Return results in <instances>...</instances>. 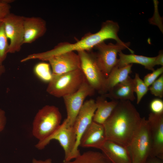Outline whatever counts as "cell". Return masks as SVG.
<instances>
[{"label": "cell", "instance_id": "obj_1", "mask_svg": "<svg viewBox=\"0 0 163 163\" xmlns=\"http://www.w3.org/2000/svg\"><path fill=\"white\" fill-rule=\"evenodd\" d=\"M142 117L129 101H119L103 124L107 140L128 147L140 126Z\"/></svg>", "mask_w": 163, "mask_h": 163}, {"label": "cell", "instance_id": "obj_2", "mask_svg": "<svg viewBox=\"0 0 163 163\" xmlns=\"http://www.w3.org/2000/svg\"><path fill=\"white\" fill-rule=\"evenodd\" d=\"M119 29L117 23L107 20L102 24L99 31L94 34L88 33L76 43H60L50 50L32 54L31 57L33 59L47 61L52 56L68 52L89 51L97 45L108 39H113L117 43H123V42L118 35Z\"/></svg>", "mask_w": 163, "mask_h": 163}, {"label": "cell", "instance_id": "obj_3", "mask_svg": "<svg viewBox=\"0 0 163 163\" xmlns=\"http://www.w3.org/2000/svg\"><path fill=\"white\" fill-rule=\"evenodd\" d=\"M61 114L55 106L46 105L40 109L32 123V134L38 141H42L51 135L61 124Z\"/></svg>", "mask_w": 163, "mask_h": 163}, {"label": "cell", "instance_id": "obj_4", "mask_svg": "<svg viewBox=\"0 0 163 163\" xmlns=\"http://www.w3.org/2000/svg\"><path fill=\"white\" fill-rule=\"evenodd\" d=\"M53 140L58 141L64 150V161H71L81 154L76 148V136L73 126L68 123L66 119L51 135L45 140L38 142L35 147L42 149Z\"/></svg>", "mask_w": 163, "mask_h": 163}, {"label": "cell", "instance_id": "obj_5", "mask_svg": "<svg viewBox=\"0 0 163 163\" xmlns=\"http://www.w3.org/2000/svg\"><path fill=\"white\" fill-rule=\"evenodd\" d=\"M85 79L81 69L60 75L53 74L46 91L56 97L63 98L76 92Z\"/></svg>", "mask_w": 163, "mask_h": 163}, {"label": "cell", "instance_id": "obj_6", "mask_svg": "<svg viewBox=\"0 0 163 163\" xmlns=\"http://www.w3.org/2000/svg\"><path fill=\"white\" fill-rule=\"evenodd\" d=\"M132 163H144L150 156L151 141L147 119L142 118L140 124L129 145Z\"/></svg>", "mask_w": 163, "mask_h": 163}, {"label": "cell", "instance_id": "obj_7", "mask_svg": "<svg viewBox=\"0 0 163 163\" xmlns=\"http://www.w3.org/2000/svg\"><path fill=\"white\" fill-rule=\"evenodd\" d=\"M130 44V42L106 44L104 41L94 47L97 50L94 53L97 63L106 78L117 65V55L120 52L127 49L133 53V51L129 48Z\"/></svg>", "mask_w": 163, "mask_h": 163}, {"label": "cell", "instance_id": "obj_8", "mask_svg": "<svg viewBox=\"0 0 163 163\" xmlns=\"http://www.w3.org/2000/svg\"><path fill=\"white\" fill-rule=\"evenodd\" d=\"M77 52L81 69L86 81L95 91L102 94L106 78L97 64L94 53L86 51Z\"/></svg>", "mask_w": 163, "mask_h": 163}, {"label": "cell", "instance_id": "obj_9", "mask_svg": "<svg viewBox=\"0 0 163 163\" xmlns=\"http://www.w3.org/2000/svg\"><path fill=\"white\" fill-rule=\"evenodd\" d=\"M24 17L10 13L3 21L6 34L10 41L8 53L19 52L24 44Z\"/></svg>", "mask_w": 163, "mask_h": 163}, {"label": "cell", "instance_id": "obj_10", "mask_svg": "<svg viewBox=\"0 0 163 163\" xmlns=\"http://www.w3.org/2000/svg\"><path fill=\"white\" fill-rule=\"evenodd\" d=\"M95 91L85 79L76 92L63 97L67 112L66 119L70 125L73 126L85 98L94 95Z\"/></svg>", "mask_w": 163, "mask_h": 163}, {"label": "cell", "instance_id": "obj_11", "mask_svg": "<svg viewBox=\"0 0 163 163\" xmlns=\"http://www.w3.org/2000/svg\"><path fill=\"white\" fill-rule=\"evenodd\" d=\"M151 141L149 157H155L163 160V113L152 112L147 119Z\"/></svg>", "mask_w": 163, "mask_h": 163}, {"label": "cell", "instance_id": "obj_12", "mask_svg": "<svg viewBox=\"0 0 163 163\" xmlns=\"http://www.w3.org/2000/svg\"><path fill=\"white\" fill-rule=\"evenodd\" d=\"M47 61L51 67L52 74L54 75H60L81 69L79 56L73 51L54 56Z\"/></svg>", "mask_w": 163, "mask_h": 163}, {"label": "cell", "instance_id": "obj_13", "mask_svg": "<svg viewBox=\"0 0 163 163\" xmlns=\"http://www.w3.org/2000/svg\"><path fill=\"white\" fill-rule=\"evenodd\" d=\"M97 109L95 101L90 99L84 102L78 113L73 126L76 136V148L78 149L81 138L88 127L93 121Z\"/></svg>", "mask_w": 163, "mask_h": 163}, {"label": "cell", "instance_id": "obj_14", "mask_svg": "<svg viewBox=\"0 0 163 163\" xmlns=\"http://www.w3.org/2000/svg\"><path fill=\"white\" fill-rule=\"evenodd\" d=\"M106 140L103 125L93 121L83 134L80 140L79 146L99 149Z\"/></svg>", "mask_w": 163, "mask_h": 163}, {"label": "cell", "instance_id": "obj_15", "mask_svg": "<svg viewBox=\"0 0 163 163\" xmlns=\"http://www.w3.org/2000/svg\"><path fill=\"white\" fill-rule=\"evenodd\" d=\"M99 149L111 163H132L127 147L106 140Z\"/></svg>", "mask_w": 163, "mask_h": 163}, {"label": "cell", "instance_id": "obj_16", "mask_svg": "<svg viewBox=\"0 0 163 163\" xmlns=\"http://www.w3.org/2000/svg\"><path fill=\"white\" fill-rule=\"evenodd\" d=\"M24 44L31 43L43 36L46 31V23L39 17H24Z\"/></svg>", "mask_w": 163, "mask_h": 163}, {"label": "cell", "instance_id": "obj_17", "mask_svg": "<svg viewBox=\"0 0 163 163\" xmlns=\"http://www.w3.org/2000/svg\"><path fill=\"white\" fill-rule=\"evenodd\" d=\"M134 80L129 76L124 81L115 85L106 94L112 100L134 101Z\"/></svg>", "mask_w": 163, "mask_h": 163}, {"label": "cell", "instance_id": "obj_18", "mask_svg": "<svg viewBox=\"0 0 163 163\" xmlns=\"http://www.w3.org/2000/svg\"><path fill=\"white\" fill-rule=\"evenodd\" d=\"M118 55L119 58L116 66L119 68L123 67L133 63H136L143 66L148 70L153 71L155 70L154 62L155 57H149L145 56L132 54H126L122 51Z\"/></svg>", "mask_w": 163, "mask_h": 163}, {"label": "cell", "instance_id": "obj_19", "mask_svg": "<svg viewBox=\"0 0 163 163\" xmlns=\"http://www.w3.org/2000/svg\"><path fill=\"white\" fill-rule=\"evenodd\" d=\"M95 101L97 109L93 121L97 123L103 124L110 115L119 101L112 100L108 101L103 97H98Z\"/></svg>", "mask_w": 163, "mask_h": 163}, {"label": "cell", "instance_id": "obj_20", "mask_svg": "<svg viewBox=\"0 0 163 163\" xmlns=\"http://www.w3.org/2000/svg\"><path fill=\"white\" fill-rule=\"evenodd\" d=\"M133 64L119 68L115 66L106 78L102 94L107 93L118 84L126 80L132 72Z\"/></svg>", "mask_w": 163, "mask_h": 163}, {"label": "cell", "instance_id": "obj_21", "mask_svg": "<svg viewBox=\"0 0 163 163\" xmlns=\"http://www.w3.org/2000/svg\"><path fill=\"white\" fill-rule=\"evenodd\" d=\"M61 163H111L102 153L89 151L80 154L71 161Z\"/></svg>", "mask_w": 163, "mask_h": 163}, {"label": "cell", "instance_id": "obj_22", "mask_svg": "<svg viewBox=\"0 0 163 163\" xmlns=\"http://www.w3.org/2000/svg\"><path fill=\"white\" fill-rule=\"evenodd\" d=\"M34 71L36 75L44 82H49L52 79L53 74L49 63H39L35 66Z\"/></svg>", "mask_w": 163, "mask_h": 163}, {"label": "cell", "instance_id": "obj_23", "mask_svg": "<svg viewBox=\"0 0 163 163\" xmlns=\"http://www.w3.org/2000/svg\"><path fill=\"white\" fill-rule=\"evenodd\" d=\"M134 80V92L136 95V103L139 104L143 97L149 90V87L139 77V74L135 73Z\"/></svg>", "mask_w": 163, "mask_h": 163}, {"label": "cell", "instance_id": "obj_24", "mask_svg": "<svg viewBox=\"0 0 163 163\" xmlns=\"http://www.w3.org/2000/svg\"><path fill=\"white\" fill-rule=\"evenodd\" d=\"M6 34L3 23L0 22V64H2L8 53L9 43Z\"/></svg>", "mask_w": 163, "mask_h": 163}, {"label": "cell", "instance_id": "obj_25", "mask_svg": "<svg viewBox=\"0 0 163 163\" xmlns=\"http://www.w3.org/2000/svg\"><path fill=\"white\" fill-rule=\"evenodd\" d=\"M151 93L160 98L163 97V74L161 75L149 87Z\"/></svg>", "mask_w": 163, "mask_h": 163}, {"label": "cell", "instance_id": "obj_26", "mask_svg": "<svg viewBox=\"0 0 163 163\" xmlns=\"http://www.w3.org/2000/svg\"><path fill=\"white\" fill-rule=\"evenodd\" d=\"M163 73V67L157 69L152 72L147 74L143 78V81L149 87Z\"/></svg>", "mask_w": 163, "mask_h": 163}, {"label": "cell", "instance_id": "obj_27", "mask_svg": "<svg viewBox=\"0 0 163 163\" xmlns=\"http://www.w3.org/2000/svg\"><path fill=\"white\" fill-rule=\"evenodd\" d=\"M151 112L155 114L163 113V101L161 98H156L152 100L149 104Z\"/></svg>", "mask_w": 163, "mask_h": 163}, {"label": "cell", "instance_id": "obj_28", "mask_svg": "<svg viewBox=\"0 0 163 163\" xmlns=\"http://www.w3.org/2000/svg\"><path fill=\"white\" fill-rule=\"evenodd\" d=\"M11 6L4 0H0V22L3 21L6 16L10 13Z\"/></svg>", "mask_w": 163, "mask_h": 163}, {"label": "cell", "instance_id": "obj_29", "mask_svg": "<svg viewBox=\"0 0 163 163\" xmlns=\"http://www.w3.org/2000/svg\"><path fill=\"white\" fill-rule=\"evenodd\" d=\"M7 119L5 111L0 108V132L4 129L6 123Z\"/></svg>", "mask_w": 163, "mask_h": 163}, {"label": "cell", "instance_id": "obj_30", "mask_svg": "<svg viewBox=\"0 0 163 163\" xmlns=\"http://www.w3.org/2000/svg\"><path fill=\"white\" fill-rule=\"evenodd\" d=\"M154 64L155 66L157 65H160L163 66V53L162 51H160L158 53V55L155 57Z\"/></svg>", "mask_w": 163, "mask_h": 163}, {"label": "cell", "instance_id": "obj_31", "mask_svg": "<svg viewBox=\"0 0 163 163\" xmlns=\"http://www.w3.org/2000/svg\"><path fill=\"white\" fill-rule=\"evenodd\" d=\"M144 163H163V159L155 157H149Z\"/></svg>", "mask_w": 163, "mask_h": 163}, {"label": "cell", "instance_id": "obj_32", "mask_svg": "<svg viewBox=\"0 0 163 163\" xmlns=\"http://www.w3.org/2000/svg\"><path fill=\"white\" fill-rule=\"evenodd\" d=\"M32 163H53L50 158H48L45 160H38L33 158L32 161Z\"/></svg>", "mask_w": 163, "mask_h": 163}, {"label": "cell", "instance_id": "obj_33", "mask_svg": "<svg viewBox=\"0 0 163 163\" xmlns=\"http://www.w3.org/2000/svg\"><path fill=\"white\" fill-rule=\"evenodd\" d=\"M5 71V68L4 66L2 64H0V78Z\"/></svg>", "mask_w": 163, "mask_h": 163}]
</instances>
